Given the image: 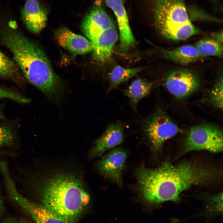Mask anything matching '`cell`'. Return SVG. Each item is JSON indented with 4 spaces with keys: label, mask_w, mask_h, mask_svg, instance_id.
<instances>
[{
    "label": "cell",
    "mask_w": 223,
    "mask_h": 223,
    "mask_svg": "<svg viewBox=\"0 0 223 223\" xmlns=\"http://www.w3.org/2000/svg\"><path fill=\"white\" fill-rule=\"evenodd\" d=\"M0 32L1 41L12 53L23 76L49 99L59 103L64 84L42 49L15 30L7 28Z\"/></svg>",
    "instance_id": "obj_2"
},
{
    "label": "cell",
    "mask_w": 223,
    "mask_h": 223,
    "mask_svg": "<svg viewBox=\"0 0 223 223\" xmlns=\"http://www.w3.org/2000/svg\"><path fill=\"white\" fill-rule=\"evenodd\" d=\"M142 1L146 12L151 15L156 29L164 38L181 41L200 33L189 17L184 0Z\"/></svg>",
    "instance_id": "obj_4"
},
{
    "label": "cell",
    "mask_w": 223,
    "mask_h": 223,
    "mask_svg": "<svg viewBox=\"0 0 223 223\" xmlns=\"http://www.w3.org/2000/svg\"><path fill=\"white\" fill-rule=\"evenodd\" d=\"M153 86L151 82L138 78L133 81L123 92L129 99L130 105L133 110L137 112L138 103L150 94Z\"/></svg>",
    "instance_id": "obj_17"
},
{
    "label": "cell",
    "mask_w": 223,
    "mask_h": 223,
    "mask_svg": "<svg viewBox=\"0 0 223 223\" xmlns=\"http://www.w3.org/2000/svg\"><path fill=\"white\" fill-rule=\"evenodd\" d=\"M113 11L117 20L120 34L121 51L125 52L134 46L135 40L130 26L128 15L124 5L125 0H104Z\"/></svg>",
    "instance_id": "obj_10"
},
{
    "label": "cell",
    "mask_w": 223,
    "mask_h": 223,
    "mask_svg": "<svg viewBox=\"0 0 223 223\" xmlns=\"http://www.w3.org/2000/svg\"><path fill=\"white\" fill-rule=\"evenodd\" d=\"M223 193L220 192L205 199L203 209L198 214L203 217L207 222L213 218L222 215Z\"/></svg>",
    "instance_id": "obj_19"
},
{
    "label": "cell",
    "mask_w": 223,
    "mask_h": 223,
    "mask_svg": "<svg viewBox=\"0 0 223 223\" xmlns=\"http://www.w3.org/2000/svg\"><path fill=\"white\" fill-rule=\"evenodd\" d=\"M5 207L2 196L0 190V215L2 214L4 212Z\"/></svg>",
    "instance_id": "obj_28"
},
{
    "label": "cell",
    "mask_w": 223,
    "mask_h": 223,
    "mask_svg": "<svg viewBox=\"0 0 223 223\" xmlns=\"http://www.w3.org/2000/svg\"><path fill=\"white\" fill-rule=\"evenodd\" d=\"M220 173L187 161L176 164L165 162L154 169L142 166L136 172L138 190L141 198L151 204L178 202L184 191L213 181Z\"/></svg>",
    "instance_id": "obj_1"
},
{
    "label": "cell",
    "mask_w": 223,
    "mask_h": 223,
    "mask_svg": "<svg viewBox=\"0 0 223 223\" xmlns=\"http://www.w3.org/2000/svg\"><path fill=\"white\" fill-rule=\"evenodd\" d=\"M23 76L16 63L0 50V77L19 82Z\"/></svg>",
    "instance_id": "obj_20"
},
{
    "label": "cell",
    "mask_w": 223,
    "mask_h": 223,
    "mask_svg": "<svg viewBox=\"0 0 223 223\" xmlns=\"http://www.w3.org/2000/svg\"><path fill=\"white\" fill-rule=\"evenodd\" d=\"M127 156V153L124 149L119 148L112 149L99 162V171L107 177L121 186L122 173Z\"/></svg>",
    "instance_id": "obj_11"
},
{
    "label": "cell",
    "mask_w": 223,
    "mask_h": 223,
    "mask_svg": "<svg viewBox=\"0 0 223 223\" xmlns=\"http://www.w3.org/2000/svg\"><path fill=\"white\" fill-rule=\"evenodd\" d=\"M20 13L22 21L31 32L37 34L45 27L47 10L37 0H26Z\"/></svg>",
    "instance_id": "obj_12"
},
{
    "label": "cell",
    "mask_w": 223,
    "mask_h": 223,
    "mask_svg": "<svg viewBox=\"0 0 223 223\" xmlns=\"http://www.w3.org/2000/svg\"><path fill=\"white\" fill-rule=\"evenodd\" d=\"M4 117V116L2 112L0 109V119H2Z\"/></svg>",
    "instance_id": "obj_29"
},
{
    "label": "cell",
    "mask_w": 223,
    "mask_h": 223,
    "mask_svg": "<svg viewBox=\"0 0 223 223\" xmlns=\"http://www.w3.org/2000/svg\"><path fill=\"white\" fill-rule=\"evenodd\" d=\"M11 198L36 223H73L55 214L42 205L30 200L15 187L9 190Z\"/></svg>",
    "instance_id": "obj_8"
},
{
    "label": "cell",
    "mask_w": 223,
    "mask_h": 223,
    "mask_svg": "<svg viewBox=\"0 0 223 223\" xmlns=\"http://www.w3.org/2000/svg\"></svg>",
    "instance_id": "obj_31"
},
{
    "label": "cell",
    "mask_w": 223,
    "mask_h": 223,
    "mask_svg": "<svg viewBox=\"0 0 223 223\" xmlns=\"http://www.w3.org/2000/svg\"><path fill=\"white\" fill-rule=\"evenodd\" d=\"M22 189L35 188L42 205L65 220L74 223L89 204L90 197L80 180L68 173L57 174L43 185L22 181Z\"/></svg>",
    "instance_id": "obj_3"
},
{
    "label": "cell",
    "mask_w": 223,
    "mask_h": 223,
    "mask_svg": "<svg viewBox=\"0 0 223 223\" xmlns=\"http://www.w3.org/2000/svg\"><path fill=\"white\" fill-rule=\"evenodd\" d=\"M213 2H216L217 1V0H211Z\"/></svg>",
    "instance_id": "obj_30"
},
{
    "label": "cell",
    "mask_w": 223,
    "mask_h": 223,
    "mask_svg": "<svg viewBox=\"0 0 223 223\" xmlns=\"http://www.w3.org/2000/svg\"><path fill=\"white\" fill-rule=\"evenodd\" d=\"M189 17L190 20L221 22V20L207 14L203 11L196 8H191L187 10Z\"/></svg>",
    "instance_id": "obj_25"
},
{
    "label": "cell",
    "mask_w": 223,
    "mask_h": 223,
    "mask_svg": "<svg viewBox=\"0 0 223 223\" xmlns=\"http://www.w3.org/2000/svg\"><path fill=\"white\" fill-rule=\"evenodd\" d=\"M145 138L154 151H160L167 140L182 131L160 108L156 110L142 123Z\"/></svg>",
    "instance_id": "obj_5"
},
{
    "label": "cell",
    "mask_w": 223,
    "mask_h": 223,
    "mask_svg": "<svg viewBox=\"0 0 223 223\" xmlns=\"http://www.w3.org/2000/svg\"><path fill=\"white\" fill-rule=\"evenodd\" d=\"M143 69L142 67L127 68L119 65L116 66L109 74L107 92L109 93L120 84L135 76Z\"/></svg>",
    "instance_id": "obj_18"
},
{
    "label": "cell",
    "mask_w": 223,
    "mask_h": 223,
    "mask_svg": "<svg viewBox=\"0 0 223 223\" xmlns=\"http://www.w3.org/2000/svg\"><path fill=\"white\" fill-rule=\"evenodd\" d=\"M9 98L21 103H29L30 99L12 89L0 86V99Z\"/></svg>",
    "instance_id": "obj_24"
},
{
    "label": "cell",
    "mask_w": 223,
    "mask_h": 223,
    "mask_svg": "<svg viewBox=\"0 0 223 223\" xmlns=\"http://www.w3.org/2000/svg\"><path fill=\"white\" fill-rule=\"evenodd\" d=\"M210 38L223 43V31L213 33L210 35Z\"/></svg>",
    "instance_id": "obj_26"
},
{
    "label": "cell",
    "mask_w": 223,
    "mask_h": 223,
    "mask_svg": "<svg viewBox=\"0 0 223 223\" xmlns=\"http://www.w3.org/2000/svg\"><path fill=\"white\" fill-rule=\"evenodd\" d=\"M15 140V134L13 128L8 125L0 124V147L12 146Z\"/></svg>",
    "instance_id": "obj_23"
},
{
    "label": "cell",
    "mask_w": 223,
    "mask_h": 223,
    "mask_svg": "<svg viewBox=\"0 0 223 223\" xmlns=\"http://www.w3.org/2000/svg\"><path fill=\"white\" fill-rule=\"evenodd\" d=\"M223 131L215 125L204 124L191 127L187 137L184 153L206 150L212 153L222 151Z\"/></svg>",
    "instance_id": "obj_6"
},
{
    "label": "cell",
    "mask_w": 223,
    "mask_h": 223,
    "mask_svg": "<svg viewBox=\"0 0 223 223\" xmlns=\"http://www.w3.org/2000/svg\"><path fill=\"white\" fill-rule=\"evenodd\" d=\"M164 58L178 63L186 65L204 57L196 48L190 45L183 46L173 50L158 47Z\"/></svg>",
    "instance_id": "obj_16"
},
{
    "label": "cell",
    "mask_w": 223,
    "mask_h": 223,
    "mask_svg": "<svg viewBox=\"0 0 223 223\" xmlns=\"http://www.w3.org/2000/svg\"><path fill=\"white\" fill-rule=\"evenodd\" d=\"M118 35L115 26L102 32L90 40L93 46V56L95 60L101 63L110 60Z\"/></svg>",
    "instance_id": "obj_13"
},
{
    "label": "cell",
    "mask_w": 223,
    "mask_h": 223,
    "mask_svg": "<svg viewBox=\"0 0 223 223\" xmlns=\"http://www.w3.org/2000/svg\"><path fill=\"white\" fill-rule=\"evenodd\" d=\"M115 26L99 1L96 2L85 15L81 27L83 32L90 40L102 32Z\"/></svg>",
    "instance_id": "obj_9"
},
{
    "label": "cell",
    "mask_w": 223,
    "mask_h": 223,
    "mask_svg": "<svg viewBox=\"0 0 223 223\" xmlns=\"http://www.w3.org/2000/svg\"><path fill=\"white\" fill-rule=\"evenodd\" d=\"M200 83L198 76L185 68L172 71L167 75L165 81L168 91L178 99L185 98L195 92Z\"/></svg>",
    "instance_id": "obj_7"
},
{
    "label": "cell",
    "mask_w": 223,
    "mask_h": 223,
    "mask_svg": "<svg viewBox=\"0 0 223 223\" xmlns=\"http://www.w3.org/2000/svg\"><path fill=\"white\" fill-rule=\"evenodd\" d=\"M55 37L61 46L74 55H83L93 50V45L90 40L73 33L67 28L62 27L57 30Z\"/></svg>",
    "instance_id": "obj_14"
},
{
    "label": "cell",
    "mask_w": 223,
    "mask_h": 223,
    "mask_svg": "<svg viewBox=\"0 0 223 223\" xmlns=\"http://www.w3.org/2000/svg\"><path fill=\"white\" fill-rule=\"evenodd\" d=\"M124 126L121 123L111 124L100 137L96 140L91 155L95 157L102 155L108 150L121 143L124 139Z\"/></svg>",
    "instance_id": "obj_15"
},
{
    "label": "cell",
    "mask_w": 223,
    "mask_h": 223,
    "mask_svg": "<svg viewBox=\"0 0 223 223\" xmlns=\"http://www.w3.org/2000/svg\"><path fill=\"white\" fill-rule=\"evenodd\" d=\"M2 223H27L11 217L5 218L2 221Z\"/></svg>",
    "instance_id": "obj_27"
},
{
    "label": "cell",
    "mask_w": 223,
    "mask_h": 223,
    "mask_svg": "<svg viewBox=\"0 0 223 223\" xmlns=\"http://www.w3.org/2000/svg\"><path fill=\"white\" fill-rule=\"evenodd\" d=\"M223 77L222 73L219 76L207 98V101L213 107L223 110Z\"/></svg>",
    "instance_id": "obj_22"
},
{
    "label": "cell",
    "mask_w": 223,
    "mask_h": 223,
    "mask_svg": "<svg viewBox=\"0 0 223 223\" xmlns=\"http://www.w3.org/2000/svg\"><path fill=\"white\" fill-rule=\"evenodd\" d=\"M222 43L211 38H205L198 41L194 46L204 57L214 56L221 58L223 54Z\"/></svg>",
    "instance_id": "obj_21"
}]
</instances>
